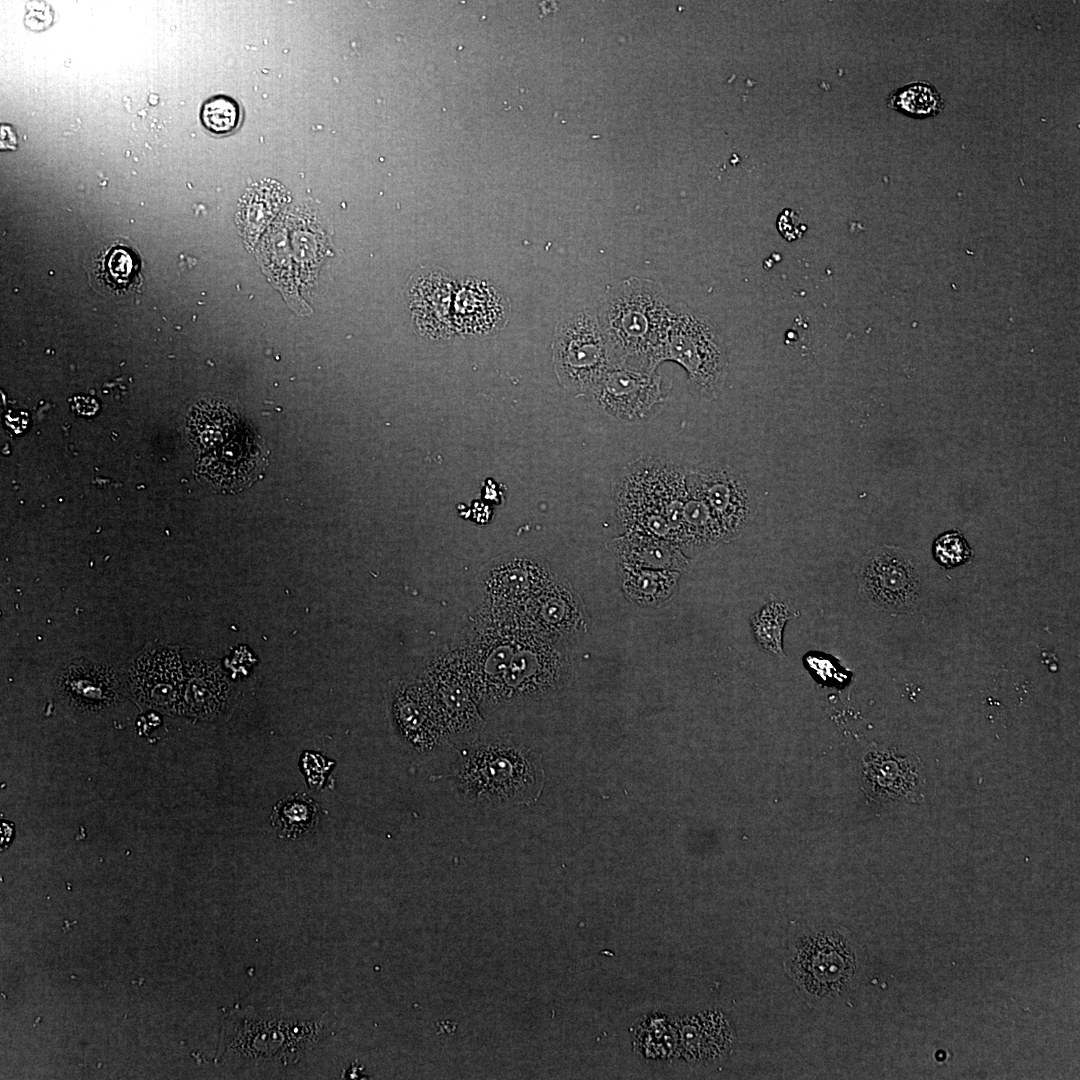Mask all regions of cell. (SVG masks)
I'll use <instances>...</instances> for the list:
<instances>
[{
	"mask_svg": "<svg viewBox=\"0 0 1080 1080\" xmlns=\"http://www.w3.org/2000/svg\"><path fill=\"white\" fill-rule=\"evenodd\" d=\"M666 360L685 369L691 392L703 399H715L725 384L729 360L719 329L709 317L684 305H675Z\"/></svg>",
	"mask_w": 1080,
	"mask_h": 1080,
	"instance_id": "obj_5",
	"label": "cell"
},
{
	"mask_svg": "<svg viewBox=\"0 0 1080 1080\" xmlns=\"http://www.w3.org/2000/svg\"><path fill=\"white\" fill-rule=\"evenodd\" d=\"M777 229L788 241L800 238L807 230L806 225L800 220L797 212L784 209L777 218Z\"/></svg>",
	"mask_w": 1080,
	"mask_h": 1080,
	"instance_id": "obj_24",
	"label": "cell"
},
{
	"mask_svg": "<svg viewBox=\"0 0 1080 1080\" xmlns=\"http://www.w3.org/2000/svg\"><path fill=\"white\" fill-rule=\"evenodd\" d=\"M55 692L72 714L93 719L114 710L123 699L115 669L105 663L77 659L64 666L55 679Z\"/></svg>",
	"mask_w": 1080,
	"mask_h": 1080,
	"instance_id": "obj_11",
	"label": "cell"
},
{
	"mask_svg": "<svg viewBox=\"0 0 1080 1080\" xmlns=\"http://www.w3.org/2000/svg\"><path fill=\"white\" fill-rule=\"evenodd\" d=\"M793 959V972L800 986L809 993H835L849 978L851 960L841 941L833 934H819L809 939Z\"/></svg>",
	"mask_w": 1080,
	"mask_h": 1080,
	"instance_id": "obj_14",
	"label": "cell"
},
{
	"mask_svg": "<svg viewBox=\"0 0 1080 1080\" xmlns=\"http://www.w3.org/2000/svg\"><path fill=\"white\" fill-rule=\"evenodd\" d=\"M674 311L658 281L633 276L611 287L596 313L613 366L656 371L666 361Z\"/></svg>",
	"mask_w": 1080,
	"mask_h": 1080,
	"instance_id": "obj_1",
	"label": "cell"
},
{
	"mask_svg": "<svg viewBox=\"0 0 1080 1080\" xmlns=\"http://www.w3.org/2000/svg\"><path fill=\"white\" fill-rule=\"evenodd\" d=\"M331 1026L327 1014L300 1018L271 1008H236L224 1019L220 1051L244 1063L294 1065Z\"/></svg>",
	"mask_w": 1080,
	"mask_h": 1080,
	"instance_id": "obj_4",
	"label": "cell"
},
{
	"mask_svg": "<svg viewBox=\"0 0 1080 1080\" xmlns=\"http://www.w3.org/2000/svg\"><path fill=\"white\" fill-rule=\"evenodd\" d=\"M200 119L212 134L223 136L237 129L241 120L238 103L227 95H215L202 106Z\"/></svg>",
	"mask_w": 1080,
	"mask_h": 1080,
	"instance_id": "obj_22",
	"label": "cell"
},
{
	"mask_svg": "<svg viewBox=\"0 0 1080 1080\" xmlns=\"http://www.w3.org/2000/svg\"><path fill=\"white\" fill-rule=\"evenodd\" d=\"M459 326L468 331L480 332L503 323L507 303L500 292L479 283L465 284L458 294Z\"/></svg>",
	"mask_w": 1080,
	"mask_h": 1080,
	"instance_id": "obj_17",
	"label": "cell"
},
{
	"mask_svg": "<svg viewBox=\"0 0 1080 1080\" xmlns=\"http://www.w3.org/2000/svg\"><path fill=\"white\" fill-rule=\"evenodd\" d=\"M608 548L624 566L677 571L689 565L688 558L677 546L652 536L624 533L610 540Z\"/></svg>",
	"mask_w": 1080,
	"mask_h": 1080,
	"instance_id": "obj_16",
	"label": "cell"
},
{
	"mask_svg": "<svg viewBox=\"0 0 1080 1080\" xmlns=\"http://www.w3.org/2000/svg\"><path fill=\"white\" fill-rule=\"evenodd\" d=\"M552 361L560 384L574 395H588L613 366L596 310L567 314L555 327Z\"/></svg>",
	"mask_w": 1080,
	"mask_h": 1080,
	"instance_id": "obj_6",
	"label": "cell"
},
{
	"mask_svg": "<svg viewBox=\"0 0 1080 1080\" xmlns=\"http://www.w3.org/2000/svg\"><path fill=\"white\" fill-rule=\"evenodd\" d=\"M932 552L935 560L945 568L966 564L973 555L968 542L958 530L939 535L934 540Z\"/></svg>",
	"mask_w": 1080,
	"mask_h": 1080,
	"instance_id": "obj_23",
	"label": "cell"
},
{
	"mask_svg": "<svg viewBox=\"0 0 1080 1080\" xmlns=\"http://www.w3.org/2000/svg\"><path fill=\"white\" fill-rule=\"evenodd\" d=\"M888 108L914 119L935 117L944 109V99L936 87L917 81L900 87L886 99Z\"/></svg>",
	"mask_w": 1080,
	"mask_h": 1080,
	"instance_id": "obj_20",
	"label": "cell"
},
{
	"mask_svg": "<svg viewBox=\"0 0 1080 1080\" xmlns=\"http://www.w3.org/2000/svg\"><path fill=\"white\" fill-rule=\"evenodd\" d=\"M185 680L175 646H146L127 670V689L133 700L143 708L169 715L183 712Z\"/></svg>",
	"mask_w": 1080,
	"mask_h": 1080,
	"instance_id": "obj_9",
	"label": "cell"
},
{
	"mask_svg": "<svg viewBox=\"0 0 1080 1080\" xmlns=\"http://www.w3.org/2000/svg\"><path fill=\"white\" fill-rule=\"evenodd\" d=\"M185 672L183 712L214 719L226 709L230 697V683L220 665L211 659L192 658L186 661Z\"/></svg>",
	"mask_w": 1080,
	"mask_h": 1080,
	"instance_id": "obj_15",
	"label": "cell"
},
{
	"mask_svg": "<svg viewBox=\"0 0 1080 1080\" xmlns=\"http://www.w3.org/2000/svg\"><path fill=\"white\" fill-rule=\"evenodd\" d=\"M687 472L655 456L626 465L613 485L614 506L625 533L660 538L681 550Z\"/></svg>",
	"mask_w": 1080,
	"mask_h": 1080,
	"instance_id": "obj_2",
	"label": "cell"
},
{
	"mask_svg": "<svg viewBox=\"0 0 1080 1080\" xmlns=\"http://www.w3.org/2000/svg\"><path fill=\"white\" fill-rule=\"evenodd\" d=\"M793 616L788 603L781 599L769 600L753 613L751 629L759 646L772 655L783 657V630Z\"/></svg>",
	"mask_w": 1080,
	"mask_h": 1080,
	"instance_id": "obj_21",
	"label": "cell"
},
{
	"mask_svg": "<svg viewBox=\"0 0 1080 1080\" xmlns=\"http://www.w3.org/2000/svg\"><path fill=\"white\" fill-rule=\"evenodd\" d=\"M860 595L876 609L906 613L918 601L920 582L913 560L895 547L870 550L856 567Z\"/></svg>",
	"mask_w": 1080,
	"mask_h": 1080,
	"instance_id": "obj_7",
	"label": "cell"
},
{
	"mask_svg": "<svg viewBox=\"0 0 1080 1080\" xmlns=\"http://www.w3.org/2000/svg\"><path fill=\"white\" fill-rule=\"evenodd\" d=\"M668 392L656 371L615 365L588 395L608 416L629 424H642L661 412Z\"/></svg>",
	"mask_w": 1080,
	"mask_h": 1080,
	"instance_id": "obj_8",
	"label": "cell"
},
{
	"mask_svg": "<svg viewBox=\"0 0 1080 1080\" xmlns=\"http://www.w3.org/2000/svg\"><path fill=\"white\" fill-rule=\"evenodd\" d=\"M687 485L702 497L722 525L729 541L736 538L754 516L755 503L749 486L731 465L706 461L688 469Z\"/></svg>",
	"mask_w": 1080,
	"mask_h": 1080,
	"instance_id": "obj_10",
	"label": "cell"
},
{
	"mask_svg": "<svg viewBox=\"0 0 1080 1080\" xmlns=\"http://www.w3.org/2000/svg\"><path fill=\"white\" fill-rule=\"evenodd\" d=\"M319 805L304 792L279 800L270 814L271 826L279 836L298 839L315 831Z\"/></svg>",
	"mask_w": 1080,
	"mask_h": 1080,
	"instance_id": "obj_19",
	"label": "cell"
},
{
	"mask_svg": "<svg viewBox=\"0 0 1080 1080\" xmlns=\"http://www.w3.org/2000/svg\"><path fill=\"white\" fill-rule=\"evenodd\" d=\"M530 617L539 628V632L558 635L576 629L582 622V612L577 607L576 596L562 584L549 585L546 592L538 597L529 608Z\"/></svg>",
	"mask_w": 1080,
	"mask_h": 1080,
	"instance_id": "obj_18",
	"label": "cell"
},
{
	"mask_svg": "<svg viewBox=\"0 0 1080 1080\" xmlns=\"http://www.w3.org/2000/svg\"><path fill=\"white\" fill-rule=\"evenodd\" d=\"M453 777L464 798L476 805L496 808L534 802L541 792L544 773L537 755L507 738L472 742L460 753Z\"/></svg>",
	"mask_w": 1080,
	"mask_h": 1080,
	"instance_id": "obj_3",
	"label": "cell"
},
{
	"mask_svg": "<svg viewBox=\"0 0 1080 1080\" xmlns=\"http://www.w3.org/2000/svg\"><path fill=\"white\" fill-rule=\"evenodd\" d=\"M389 716L398 737L414 751H433L449 742L431 695L422 681L390 684Z\"/></svg>",
	"mask_w": 1080,
	"mask_h": 1080,
	"instance_id": "obj_12",
	"label": "cell"
},
{
	"mask_svg": "<svg viewBox=\"0 0 1080 1080\" xmlns=\"http://www.w3.org/2000/svg\"><path fill=\"white\" fill-rule=\"evenodd\" d=\"M429 691L448 741H475L484 725L476 688L463 674L439 672L437 667L422 680Z\"/></svg>",
	"mask_w": 1080,
	"mask_h": 1080,
	"instance_id": "obj_13",
	"label": "cell"
}]
</instances>
